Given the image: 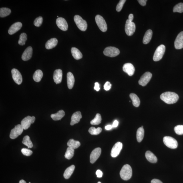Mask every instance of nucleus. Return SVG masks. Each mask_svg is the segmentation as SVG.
<instances>
[{
    "mask_svg": "<svg viewBox=\"0 0 183 183\" xmlns=\"http://www.w3.org/2000/svg\"><path fill=\"white\" fill-rule=\"evenodd\" d=\"M82 118V115L80 111H77L74 113L71 117L70 125L73 126L78 123L80 121V119Z\"/></svg>",
    "mask_w": 183,
    "mask_h": 183,
    "instance_id": "20",
    "label": "nucleus"
},
{
    "mask_svg": "<svg viewBox=\"0 0 183 183\" xmlns=\"http://www.w3.org/2000/svg\"><path fill=\"white\" fill-rule=\"evenodd\" d=\"M121 178L125 180H128L131 178L132 175V168L130 165L126 164L122 167L120 172Z\"/></svg>",
    "mask_w": 183,
    "mask_h": 183,
    "instance_id": "2",
    "label": "nucleus"
},
{
    "mask_svg": "<svg viewBox=\"0 0 183 183\" xmlns=\"http://www.w3.org/2000/svg\"><path fill=\"white\" fill-rule=\"evenodd\" d=\"M11 73L12 77L15 82L18 85H21L23 81L22 76L21 73L16 69H12Z\"/></svg>",
    "mask_w": 183,
    "mask_h": 183,
    "instance_id": "11",
    "label": "nucleus"
},
{
    "mask_svg": "<svg viewBox=\"0 0 183 183\" xmlns=\"http://www.w3.org/2000/svg\"><path fill=\"white\" fill-rule=\"evenodd\" d=\"M11 12V10L7 8H2L0 9V17H4L8 16Z\"/></svg>",
    "mask_w": 183,
    "mask_h": 183,
    "instance_id": "33",
    "label": "nucleus"
},
{
    "mask_svg": "<svg viewBox=\"0 0 183 183\" xmlns=\"http://www.w3.org/2000/svg\"><path fill=\"white\" fill-rule=\"evenodd\" d=\"M166 47L164 45H161L157 47L154 54L153 59L155 61H158L160 60L164 56Z\"/></svg>",
    "mask_w": 183,
    "mask_h": 183,
    "instance_id": "4",
    "label": "nucleus"
},
{
    "mask_svg": "<svg viewBox=\"0 0 183 183\" xmlns=\"http://www.w3.org/2000/svg\"><path fill=\"white\" fill-rule=\"evenodd\" d=\"M95 21L99 29L103 32L107 31V25L105 20L100 15H97L95 17Z\"/></svg>",
    "mask_w": 183,
    "mask_h": 183,
    "instance_id": "7",
    "label": "nucleus"
},
{
    "mask_svg": "<svg viewBox=\"0 0 183 183\" xmlns=\"http://www.w3.org/2000/svg\"><path fill=\"white\" fill-rule=\"evenodd\" d=\"M19 183H27L25 181L23 180H21L19 181Z\"/></svg>",
    "mask_w": 183,
    "mask_h": 183,
    "instance_id": "53",
    "label": "nucleus"
},
{
    "mask_svg": "<svg viewBox=\"0 0 183 183\" xmlns=\"http://www.w3.org/2000/svg\"><path fill=\"white\" fill-rule=\"evenodd\" d=\"M152 76V73L150 72L144 73L139 80V84L143 87L146 86L150 81Z\"/></svg>",
    "mask_w": 183,
    "mask_h": 183,
    "instance_id": "10",
    "label": "nucleus"
},
{
    "mask_svg": "<svg viewBox=\"0 0 183 183\" xmlns=\"http://www.w3.org/2000/svg\"><path fill=\"white\" fill-rule=\"evenodd\" d=\"M56 25L59 28L63 31H66L68 29V24L65 19L63 17L58 18L56 21Z\"/></svg>",
    "mask_w": 183,
    "mask_h": 183,
    "instance_id": "13",
    "label": "nucleus"
},
{
    "mask_svg": "<svg viewBox=\"0 0 183 183\" xmlns=\"http://www.w3.org/2000/svg\"><path fill=\"white\" fill-rule=\"evenodd\" d=\"M151 183H163L160 180L158 179H154L151 181Z\"/></svg>",
    "mask_w": 183,
    "mask_h": 183,
    "instance_id": "48",
    "label": "nucleus"
},
{
    "mask_svg": "<svg viewBox=\"0 0 183 183\" xmlns=\"http://www.w3.org/2000/svg\"><path fill=\"white\" fill-rule=\"evenodd\" d=\"M43 18L41 17H39L36 19L34 23V24L36 27H40L43 23Z\"/></svg>",
    "mask_w": 183,
    "mask_h": 183,
    "instance_id": "41",
    "label": "nucleus"
},
{
    "mask_svg": "<svg viewBox=\"0 0 183 183\" xmlns=\"http://www.w3.org/2000/svg\"><path fill=\"white\" fill-rule=\"evenodd\" d=\"M145 156L149 162L152 163H155L158 161L157 157L150 151H147L145 154Z\"/></svg>",
    "mask_w": 183,
    "mask_h": 183,
    "instance_id": "23",
    "label": "nucleus"
},
{
    "mask_svg": "<svg viewBox=\"0 0 183 183\" xmlns=\"http://www.w3.org/2000/svg\"><path fill=\"white\" fill-rule=\"evenodd\" d=\"M122 143L120 142H117L115 144L111 151V156L113 158H116L118 155L122 150Z\"/></svg>",
    "mask_w": 183,
    "mask_h": 183,
    "instance_id": "12",
    "label": "nucleus"
},
{
    "mask_svg": "<svg viewBox=\"0 0 183 183\" xmlns=\"http://www.w3.org/2000/svg\"><path fill=\"white\" fill-rule=\"evenodd\" d=\"M21 152L23 155L28 156H31L33 153L32 151L30 150V149L26 148L22 149Z\"/></svg>",
    "mask_w": 183,
    "mask_h": 183,
    "instance_id": "42",
    "label": "nucleus"
},
{
    "mask_svg": "<svg viewBox=\"0 0 183 183\" xmlns=\"http://www.w3.org/2000/svg\"><path fill=\"white\" fill-rule=\"evenodd\" d=\"M119 53L120 51L119 50L115 47H107L103 51V54L105 55L111 57H116L118 56Z\"/></svg>",
    "mask_w": 183,
    "mask_h": 183,
    "instance_id": "6",
    "label": "nucleus"
},
{
    "mask_svg": "<svg viewBox=\"0 0 183 183\" xmlns=\"http://www.w3.org/2000/svg\"><path fill=\"white\" fill-rule=\"evenodd\" d=\"M102 129L100 127L96 129L94 127H91L89 129V132L91 135H98L102 132Z\"/></svg>",
    "mask_w": 183,
    "mask_h": 183,
    "instance_id": "37",
    "label": "nucleus"
},
{
    "mask_svg": "<svg viewBox=\"0 0 183 183\" xmlns=\"http://www.w3.org/2000/svg\"><path fill=\"white\" fill-rule=\"evenodd\" d=\"M160 98L164 102L168 104H174L178 100L179 96L176 93L166 92L161 95Z\"/></svg>",
    "mask_w": 183,
    "mask_h": 183,
    "instance_id": "1",
    "label": "nucleus"
},
{
    "mask_svg": "<svg viewBox=\"0 0 183 183\" xmlns=\"http://www.w3.org/2000/svg\"><path fill=\"white\" fill-rule=\"evenodd\" d=\"M111 86H112V85L110 83L109 81H107L104 85V89L105 91H109L111 89Z\"/></svg>",
    "mask_w": 183,
    "mask_h": 183,
    "instance_id": "44",
    "label": "nucleus"
},
{
    "mask_svg": "<svg viewBox=\"0 0 183 183\" xmlns=\"http://www.w3.org/2000/svg\"><path fill=\"white\" fill-rule=\"evenodd\" d=\"M113 128L112 125H109L105 127V129L107 130H111Z\"/></svg>",
    "mask_w": 183,
    "mask_h": 183,
    "instance_id": "50",
    "label": "nucleus"
},
{
    "mask_svg": "<svg viewBox=\"0 0 183 183\" xmlns=\"http://www.w3.org/2000/svg\"><path fill=\"white\" fill-rule=\"evenodd\" d=\"M74 21L77 27L81 31H85L86 30L87 26V22L83 20L80 16H75Z\"/></svg>",
    "mask_w": 183,
    "mask_h": 183,
    "instance_id": "3",
    "label": "nucleus"
},
{
    "mask_svg": "<svg viewBox=\"0 0 183 183\" xmlns=\"http://www.w3.org/2000/svg\"><path fill=\"white\" fill-rule=\"evenodd\" d=\"M163 142L168 148L175 149L178 147V142L175 139L170 136H165L163 138Z\"/></svg>",
    "mask_w": 183,
    "mask_h": 183,
    "instance_id": "5",
    "label": "nucleus"
},
{
    "mask_svg": "<svg viewBox=\"0 0 183 183\" xmlns=\"http://www.w3.org/2000/svg\"><path fill=\"white\" fill-rule=\"evenodd\" d=\"M101 183V182H98V183Z\"/></svg>",
    "mask_w": 183,
    "mask_h": 183,
    "instance_id": "54",
    "label": "nucleus"
},
{
    "mask_svg": "<svg viewBox=\"0 0 183 183\" xmlns=\"http://www.w3.org/2000/svg\"><path fill=\"white\" fill-rule=\"evenodd\" d=\"M130 97L134 106L138 107L140 106V99L136 94L131 93L130 95Z\"/></svg>",
    "mask_w": 183,
    "mask_h": 183,
    "instance_id": "29",
    "label": "nucleus"
},
{
    "mask_svg": "<svg viewBox=\"0 0 183 183\" xmlns=\"http://www.w3.org/2000/svg\"><path fill=\"white\" fill-rule=\"evenodd\" d=\"M31 124V117L29 116L25 117L21 121V125L24 130H27L30 127Z\"/></svg>",
    "mask_w": 183,
    "mask_h": 183,
    "instance_id": "22",
    "label": "nucleus"
},
{
    "mask_svg": "<svg viewBox=\"0 0 183 183\" xmlns=\"http://www.w3.org/2000/svg\"><path fill=\"white\" fill-rule=\"evenodd\" d=\"M138 3L140 4L143 6H144L146 5L147 0H138Z\"/></svg>",
    "mask_w": 183,
    "mask_h": 183,
    "instance_id": "46",
    "label": "nucleus"
},
{
    "mask_svg": "<svg viewBox=\"0 0 183 183\" xmlns=\"http://www.w3.org/2000/svg\"><path fill=\"white\" fill-rule=\"evenodd\" d=\"M100 87H99V85L98 83H95V86L94 87V89L95 90L97 91H98L100 90Z\"/></svg>",
    "mask_w": 183,
    "mask_h": 183,
    "instance_id": "47",
    "label": "nucleus"
},
{
    "mask_svg": "<svg viewBox=\"0 0 183 183\" xmlns=\"http://www.w3.org/2000/svg\"><path fill=\"white\" fill-rule=\"evenodd\" d=\"M80 143L78 141H76L73 139H70L67 143V145L69 147L75 149L78 148L80 146Z\"/></svg>",
    "mask_w": 183,
    "mask_h": 183,
    "instance_id": "30",
    "label": "nucleus"
},
{
    "mask_svg": "<svg viewBox=\"0 0 183 183\" xmlns=\"http://www.w3.org/2000/svg\"><path fill=\"white\" fill-rule=\"evenodd\" d=\"M173 11L174 12H183V3H180L175 6L173 9Z\"/></svg>",
    "mask_w": 183,
    "mask_h": 183,
    "instance_id": "39",
    "label": "nucleus"
},
{
    "mask_svg": "<svg viewBox=\"0 0 183 183\" xmlns=\"http://www.w3.org/2000/svg\"><path fill=\"white\" fill-rule=\"evenodd\" d=\"M29 183H31V182H29Z\"/></svg>",
    "mask_w": 183,
    "mask_h": 183,
    "instance_id": "55",
    "label": "nucleus"
},
{
    "mask_svg": "<svg viewBox=\"0 0 183 183\" xmlns=\"http://www.w3.org/2000/svg\"><path fill=\"white\" fill-rule=\"evenodd\" d=\"M58 40L56 39L52 38L49 39L45 44V48L47 49H50L54 48L57 45Z\"/></svg>",
    "mask_w": 183,
    "mask_h": 183,
    "instance_id": "24",
    "label": "nucleus"
},
{
    "mask_svg": "<svg viewBox=\"0 0 183 183\" xmlns=\"http://www.w3.org/2000/svg\"><path fill=\"white\" fill-rule=\"evenodd\" d=\"M74 154V150L73 149L68 147L66 152L65 153V157L67 160H70L73 158Z\"/></svg>",
    "mask_w": 183,
    "mask_h": 183,
    "instance_id": "34",
    "label": "nucleus"
},
{
    "mask_svg": "<svg viewBox=\"0 0 183 183\" xmlns=\"http://www.w3.org/2000/svg\"><path fill=\"white\" fill-rule=\"evenodd\" d=\"M22 143L23 144L28 147V148H32L33 147L32 142L28 136H26L23 137Z\"/></svg>",
    "mask_w": 183,
    "mask_h": 183,
    "instance_id": "35",
    "label": "nucleus"
},
{
    "mask_svg": "<svg viewBox=\"0 0 183 183\" xmlns=\"http://www.w3.org/2000/svg\"><path fill=\"white\" fill-rule=\"evenodd\" d=\"M175 47L176 49L183 48V31L179 34L174 42Z\"/></svg>",
    "mask_w": 183,
    "mask_h": 183,
    "instance_id": "15",
    "label": "nucleus"
},
{
    "mask_svg": "<svg viewBox=\"0 0 183 183\" xmlns=\"http://www.w3.org/2000/svg\"><path fill=\"white\" fill-rule=\"evenodd\" d=\"M152 31L151 30H148L146 32L143 40V43L144 44H147L150 42L152 39Z\"/></svg>",
    "mask_w": 183,
    "mask_h": 183,
    "instance_id": "26",
    "label": "nucleus"
},
{
    "mask_svg": "<svg viewBox=\"0 0 183 183\" xmlns=\"http://www.w3.org/2000/svg\"><path fill=\"white\" fill-rule=\"evenodd\" d=\"M123 70L130 76H132L134 74L135 69L134 65L131 63H125L123 65Z\"/></svg>",
    "mask_w": 183,
    "mask_h": 183,
    "instance_id": "16",
    "label": "nucleus"
},
{
    "mask_svg": "<svg viewBox=\"0 0 183 183\" xmlns=\"http://www.w3.org/2000/svg\"><path fill=\"white\" fill-rule=\"evenodd\" d=\"M43 73L40 69H38L35 72L33 75V79L36 82H39L43 77Z\"/></svg>",
    "mask_w": 183,
    "mask_h": 183,
    "instance_id": "32",
    "label": "nucleus"
},
{
    "mask_svg": "<svg viewBox=\"0 0 183 183\" xmlns=\"http://www.w3.org/2000/svg\"><path fill=\"white\" fill-rule=\"evenodd\" d=\"M33 49L31 47H29L26 49L22 55V59L26 61L31 59L32 56Z\"/></svg>",
    "mask_w": 183,
    "mask_h": 183,
    "instance_id": "18",
    "label": "nucleus"
},
{
    "mask_svg": "<svg viewBox=\"0 0 183 183\" xmlns=\"http://www.w3.org/2000/svg\"><path fill=\"white\" fill-rule=\"evenodd\" d=\"M126 1V0H120L119 1V3L117 4L116 8V11L117 12H119L121 11L122 10L123 6L124 4V3Z\"/></svg>",
    "mask_w": 183,
    "mask_h": 183,
    "instance_id": "43",
    "label": "nucleus"
},
{
    "mask_svg": "<svg viewBox=\"0 0 183 183\" xmlns=\"http://www.w3.org/2000/svg\"><path fill=\"white\" fill-rule=\"evenodd\" d=\"M97 177L101 178L102 177L103 173L100 170H97L96 173Z\"/></svg>",
    "mask_w": 183,
    "mask_h": 183,
    "instance_id": "45",
    "label": "nucleus"
},
{
    "mask_svg": "<svg viewBox=\"0 0 183 183\" xmlns=\"http://www.w3.org/2000/svg\"><path fill=\"white\" fill-rule=\"evenodd\" d=\"M175 132L179 135H183V125H178L174 128Z\"/></svg>",
    "mask_w": 183,
    "mask_h": 183,
    "instance_id": "40",
    "label": "nucleus"
},
{
    "mask_svg": "<svg viewBox=\"0 0 183 183\" xmlns=\"http://www.w3.org/2000/svg\"><path fill=\"white\" fill-rule=\"evenodd\" d=\"M100 148H98L94 149L91 152L90 156V162L91 164H94L98 158L101 153Z\"/></svg>",
    "mask_w": 183,
    "mask_h": 183,
    "instance_id": "14",
    "label": "nucleus"
},
{
    "mask_svg": "<svg viewBox=\"0 0 183 183\" xmlns=\"http://www.w3.org/2000/svg\"><path fill=\"white\" fill-rule=\"evenodd\" d=\"M22 27V24L19 22L14 23L9 29L8 33L10 35L14 34L20 30Z\"/></svg>",
    "mask_w": 183,
    "mask_h": 183,
    "instance_id": "19",
    "label": "nucleus"
},
{
    "mask_svg": "<svg viewBox=\"0 0 183 183\" xmlns=\"http://www.w3.org/2000/svg\"><path fill=\"white\" fill-rule=\"evenodd\" d=\"M67 87L69 89H71L74 85L75 78L73 74L69 72L67 74Z\"/></svg>",
    "mask_w": 183,
    "mask_h": 183,
    "instance_id": "21",
    "label": "nucleus"
},
{
    "mask_svg": "<svg viewBox=\"0 0 183 183\" xmlns=\"http://www.w3.org/2000/svg\"><path fill=\"white\" fill-rule=\"evenodd\" d=\"M144 136V128L141 127L137 131L136 137L137 142H142Z\"/></svg>",
    "mask_w": 183,
    "mask_h": 183,
    "instance_id": "31",
    "label": "nucleus"
},
{
    "mask_svg": "<svg viewBox=\"0 0 183 183\" xmlns=\"http://www.w3.org/2000/svg\"><path fill=\"white\" fill-rule=\"evenodd\" d=\"M75 169V166L74 165H71V166L67 168L63 174V176L65 179H68L72 174L73 173Z\"/></svg>",
    "mask_w": 183,
    "mask_h": 183,
    "instance_id": "27",
    "label": "nucleus"
},
{
    "mask_svg": "<svg viewBox=\"0 0 183 183\" xmlns=\"http://www.w3.org/2000/svg\"><path fill=\"white\" fill-rule=\"evenodd\" d=\"M136 30V26L133 22L127 20L125 25V30L127 35L129 36L132 35L135 32Z\"/></svg>",
    "mask_w": 183,
    "mask_h": 183,
    "instance_id": "8",
    "label": "nucleus"
},
{
    "mask_svg": "<svg viewBox=\"0 0 183 183\" xmlns=\"http://www.w3.org/2000/svg\"><path fill=\"white\" fill-rule=\"evenodd\" d=\"M65 115L64 111L63 110H61L55 114H51V117L53 120L57 121L61 120Z\"/></svg>",
    "mask_w": 183,
    "mask_h": 183,
    "instance_id": "28",
    "label": "nucleus"
},
{
    "mask_svg": "<svg viewBox=\"0 0 183 183\" xmlns=\"http://www.w3.org/2000/svg\"><path fill=\"white\" fill-rule=\"evenodd\" d=\"M133 18H134V16H133V14H130L129 16V20L130 21L132 22L133 20Z\"/></svg>",
    "mask_w": 183,
    "mask_h": 183,
    "instance_id": "51",
    "label": "nucleus"
},
{
    "mask_svg": "<svg viewBox=\"0 0 183 183\" xmlns=\"http://www.w3.org/2000/svg\"><path fill=\"white\" fill-rule=\"evenodd\" d=\"M119 124L118 121L117 120H115L114 121V122H113V124L112 125L113 128H116L117 126H118Z\"/></svg>",
    "mask_w": 183,
    "mask_h": 183,
    "instance_id": "49",
    "label": "nucleus"
},
{
    "mask_svg": "<svg viewBox=\"0 0 183 183\" xmlns=\"http://www.w3.org/2000/svg\"><path fill=\"white\" fill-rule=\"evenodd\" d=\"M23 129L21 125L19 124L12 129L10 135V137L12 139H15L20 135L23 132Z\"/></svg>",
    "mask_w": 183,
    "mask_h": 183,
    "instance_id": "9",
    "label": "nucleus"
},
{
    "mask_svg": "<svg viewBox=\"0 0 183 183\" xmlns=\"http://www.w3.org/2000/svg\"><path fill=\"white\" fill-rule=\"evenodd\" d=\"M27 39V36L26 33H21L20 35L19 39L18 42L19 44L21 45H25Z\"/></svg>",
    "mask_w": 183,
    "mask_h": 183,
    "instance_id": "38",
    "label": "nucleus"
},
{
    "mask_svg": "<svg viewBox=\"0 0 183 183\" xmlns=\"http://www.w3.org/2000/svg\"><path fill=\"white\" fill-rule=\"evenodd\" d=\"M102 118L100 114H97L94 118L91 121V124L93 125H97L100 124Z\"/></svg>",
    "mask_w": 183,
    "mask_h": 183,
    "instance_id": "36",
    "label": "nucleus"
},
{
    "mask_svg": "<svg viewBox=\"0 0 183 183\" xmlns=\"http://www.w3.org/2000/svg\"><path fill=\"white\" fill-rule=\"evenodd\" d=\"M63 77V72L61 69H57L54 73L53 79L56 84H59L61 82Z\"/></svg>",
    "mask_w": 183,
    "mask_h": 183,
    "instance_id": "17",
    "label": "nucleus"
},
{
    "mask_svg": "<svg viewBox=\"0 0 183 183\" xmlns=\"http://www.w3.org/2000/svg\"><path fill=\"white\" fill-rule=\"evenodd\" d=\"M71 52L72 54L75 59L79 60L82 58V53L78 49L75 47H73L71 48Z\"/></svg>",
    "mask_w": 183,
    "mask_h": 183,
    "instance_id": "25",
    "label": "nucleus"
},
{
    "mask_svg": "<svg viewBox=\"0 0 183 183\" xmlns=\"http://www.w3.org/2000/svg\"><path fill=\"white\" fill-rule=\"evenodd\" d=\"M31 119H32V124H33V123H34L35 120V118L34 116H32L31 117Z\"/></svg>",
    "mask_w": 183,
    "mask_h": 183,
    "instance_id": "52",
    "label": "nucleus"
}]
</instances>
